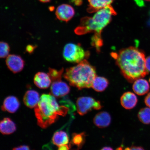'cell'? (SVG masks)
I'll use <instances>...</instances> for the list:
<instances>
[{
    "label": "cell",
    "mask_w": 150,
    "mask_h": 150,
    "mask_svg": "<svg viewBox=\"0 0 150 150\" xmlns=\"http://www.w3.org/2000/svg\"><path fill=\"white\" fill-rule=\"evenodd\" d=\"M112 118L108 112L103 111L98 112L95 116L93 122L96 126L99 128H104L109 126Z\"/></svg>",
    "instance_id": "obj_10"
},
{
    "label": "cell",
    "mask_w": 150,
    "mask_h": 150,
    "mask_svg": "<svg viewBox=\"0 0 150 150\" xmlns=\"http://www.w3.org/2000/svg\"><path fill=\"white\" fill-rule=\"evenodd\" d=\"M134 1H135L137 4L139 5V6H142L143 4H144L143 3H142V1L141 0H134Z\"/></svg>",
    "instance_id": "obj_32"
},
{
    "label": "cell",
    "mask_w": 150,
    "mask_h": 150,
    "mask_svg": "<svg viewBox=\"0 0 150 150\" xmlns=\"http://www.w3.org/2000/svg\"><path fill=\"white\" fill-rule=\"evenodd\" d=\"M12 150H30L29 146L23 145L14 148Z\"/></svg>",
    "instance_id": "obj_26"
},
{
    "label": "cell",
    "mask_w": 150,
    "mask_h": 150,
    "mask_svg": "<svg viewBox=\"0 0 150 150\" xmlns=\"http://www.w3.org/2000/svg\"><path fill=\"white\" fill-rule=\"evenodd\" d=\"M16 129V124L10 118L5 117L1 121L0 131L3 134H12Z\"/></svg>",
    "instance_id": "obj_17"
},
{
    "label": "cell",
    "mask_w": 150,
    "mask_h": 150,
    "mask_svg": "<svg viewBox=\"0 0 150 150\" xmlns=\"http://www.w3.org/2000/svg\"><path fill=\"white\" fill-rule=\"evenodd\" d=\"M91 45L95 47L98 52H100L103 45V40L101 35L94 34L91 39Z\"/></svg>",
    "instance_id": "obj_23"
},
{
    "label": "cell",
    "mask_w": 150,
    "mask_h": 150,
    "mask_svg": "<svg viewBox=\"0 0 150 150\" xmlns=\"http://www.w3.org/2000/svg\"><path fill=\"white\" fill-rule=\"evenodd\" d=\"M117 14L111 5L101 9L97 11L93 18H82L80 25L76 29V33L79 35L91 33L101 35L103 29L111 21L112 16Z\"/></svg>",
    "instance_id": "obj_4"
},
{
    "label": "cell",
    "mask_w": 150,
    "mask_h": 150,
    "mask_svg": "<svg viewBox=\"0 0 150 150\" xmlns=\"http://www.w3.org/2000/svg\"><path fill=\"white\" fill-rule=\"evenodd\" d=\"M76 108L80 115L83 116L93 109L98 110L103 108L101 103L90 97H81L76 101Z\"/></svg>",
    "instance_id": "obj_6"
},
{
    "label": "cell",
    "mask_w": 150,
    "mask_h": 150,
    "mask_svg": "<svg viewBox=\"0 0 150 150\" xmlns=\"http://www.w3.org/2000/svg\"><path fill=\"white\" fill-rule=\"evenodd\" d=\"M0 57L1 58H5L8 55L10 51V47L7 43L1 42L0 44Z\"/></svg>",
    "instance_id": "obj_24"
},
{
    "label": "cell",
    "mask_w": 150,
    "mask_h": 150,
    "mask_svg": "<svg viewBox=\"0 0 150 150\" xmlns=\"http://www.w3.org/2000/svg\"><path fill=\"white\" fill-rule=\"evenodd\" d=\"M35 48V46L31 45H28L26 48V50L28 53L31 54L33 53L34 50Z\"/></svg>",
    "instance_id": "obj_27"
},
{
    "label": "cell",
    "mask_w": 150,
    "mask_h": 150,
    "mask_svg": "<svg viewBox=\"0 0 150 150\" xmlns=\"http://www.w3.org/2000/svg\"><path fill=\"white\" fill-rule=\"evenodd\" d=\"M130 148L131 150H145L143 147L140 146H132Z\"/></svg>",
    "instance_id": "obj_30"
},
{
    "label": "cell",
    "mask_w": 150,
    "mask_h": 150,
    "mask_svg": "<svg viewBox=\"0 0 150 150\" xmlns=\"http://www.w3.org/2000/svg\"><path fill=\"white\" fill-rule=\"evenodd\" d=\"M38 1L43 3H47L49 2L51 0H38Z\"/></svg>",
    "instance_id": "obj_34"
},
{
    "label": "cell",
    "mask_w": 150,
    "mask_h": 150,
    "mask_svg": "<svg viewBox=\"0 0 150 150\" xmlns=\"http://www.w3.org/2000/svg\"><path fill=\"white\" fill-rule=\"evenodd\" d=\"M125 150H131V148L129 147H127L125 148Z\"/></svg>",
    "instance_id": "obj_36"
},
{
    "label": "cell",
    "mask_w": 150,
    "mask_h": 150,
    "mask_svg": "<svg viewBox=\"0 0 150 150\" xmlns=\"http://www.w3.org/2000/svg\"><path fill=\"white\" fill-rule=\"evenodd\" d=\"M144 1H150V0H144Z\"/></svg>",
    "instance_id": "obj_37"
},
{
    "label": "cell",
    "mask_w": 150,
    "mask_h": 150,
    "mask_svg": "<svg viewBox=\"0 0 150 150\" xmlns=\"http://www.w3.org/2000/svg\"><path fill=\"white\" fill-rule=\"evenodd\" d=\"M96 76L95 67L86 59L75 66L67 69L64 75L71 86L79 90L91 87Z\"/></svg>",
    "instance_id": "obj_3"
},
{
    "label": "cell",
    "mask_w": 150,
    "mask_h": 150,
    "mask_svg": "<svg viewBox=\"0 0 150 150\" xmlns=\"http://www.w3.org/2000/svg\"><path fill=\"white\" fill-rule=\"evenodd\" d=\"M69 110L68 107L59 106L53 95L43 94L35 108L37 124L41 128H47L55 122L59 116L66 115Z\"/></svg>",
    "instance_id": "obj_2"
},
{
    "label": "cell",
    "mask_w": 150,
    "mask_h": 150,
    "mask_svg": "<svg viewBox=\"0 0 150 150\" xmlns=\"http://www.w3.org/2000/svg\"><path fill=\"white\" fill-rule=\"evenodd\" d=\"M116 150H123V148L122 147H118L116 149Z\"/></svg>",
    "instance_id": "obj_35"
},
{
    "label": "cell",
    "mask_w": 150,
    "mask_h": 150,
    "mask_svg": "<svg viewBox=\"0 0 150 150\" xmlns=\"http://www.w3.org/2000/svg\"><path fill=\"white\" fill-rule=\"evenodd\" d=\"M52 81L48 74L43 72L37 73L34 78L35 85L41 89L47 88L51 84Z\"/></svg>",
    "instance_id": "obj_14"
},
{
    "label": "cell",
    "mask_w": 150,
    "mask_h": 150,
    "mask_svg": "<svg viewBox=\"0 0 150 150\" xmlns=\"http://www.w3.org/2000/svg\"><path fill=\"white\" fill-rule=\"evenodd\" d=\"M145 103L146 105L150 108V93L146 97L145 99Z\"/></svg>",
    "instance_id": "obj_28"
},
{
    "label": "cell",
    "mask_w": 150,
    "mask_h": 150,
    "mask_svg": "<svg viewBox=\"0 0 150 150\" xmlns=\"http://www.w3.org/2000/svg\"><path fill=\"white\" fill-rule=\"evenodd\" d=\"M86 133L84 132L72 134V139L70 142L69 146L70 148L76 147V149L79 150L83 147L86 141Z\"/></svg>",
    "instance_id": "obj_18"
},
{
    "label": "cell",
    "mask_w": 150,
    "mask_h": 150,
    "mask_svg": "<svg viewBox=\"0 0 150 150\" xmlns=\"http://www.w3.org/2000/svg\"><path fill=\"white\" fill-rule=\"evenodd\" d=\"M64 72V69L59 71L54 69H49L48 74L51 79L52 81L54 82L61 81L62 75Z\"/></svg>",
    "instance_id": "obj_22"
},
{
    "label": "cell",
    "mask_w": 150,
    "mask_h": 150,
    "mask_svg": "<svg viewBox=\"0 0 150 150\" xmlns=\"http://www.w3.org/2000/svg\"><path fill=\"white\" fill-rule=\"evenodd\" d=\"M116 64L122 74L130 83L145 77L148 74L145 66V54L134 47L123 48L118 52H112Z\"/></svg>",
    "instance_id": "obj_1"
},
{
    "label": "cell",
    "mask_w": 150,
    "mask_h": 150,
    "mask_svg": "<svg viewBox=\"0 0 150 150\" xmlns=\"http://www.w3.org/2000/svg\"><path fill=\"white\" fill-rule=\"evenodd\" d=\"M70 91V87L62 81L53 82L50 88L52 95L57 98L65 96L68 94Z\"/></svg>",
    "instance_id": "obj_9"
},
{
    "label": "cell",
    "mask_w": 150,
    "mask_h": 150,
    "mask_svg": "<svg viewBox=\"0 0 150 150\" xmlns=\"http://www.w3.org/2000/svg\"><path fill=\"white\" fill-rule=\"evenodd\" d=\"M70 146L66 144L59 146L58 150H70Z\"/></svg>",
    "instance_id": "obj_29"
},
{
    "label": "cell",
    "mask_w": 150,
    "mask_h": 150,
    "mask_svg": "<svg viewBox=\"0 0 150 150\" xmlns=\"http://www.w3.org/2000/svg\"><path fill=\"white\" fill-rule=\"evenodd\" d=\"M52 142L54 145L58 146L66 145L69 143V137L64 131H58L54 134L52 138Z\"/></svg>",
    "instance_id": "obj_20"
},
{
    "label": "cell",
    "mask_w": 150,
    "mask_h": 150,
    "mask_svg": "<svg viewBox=\"0 0 150 150\" xmlns=\"http://www.w3.org/2000/svg\"><path fill=\"white\" fill-rule=\"evenodd\" d=\"M132 89L137 95L142 96L146 94L149 91L150 86L147 80L140 78L135 81Z\"/></svg>",
    "instance_id": "obj_15"
},
{
    "label": "cell",
    "mask_w": 150,
    "mask_h": 150,
    "mask_svg": "<svg viewBox=\"0 0 150 150\" xmlns=\"http://www.w3.org/2000/svg\"><path fill=\"white\" fill-rule=\"evenodd\" d=\"M40 99L38 92L34 90H29L26 92L24 96L23 102L28 107L32 108L36 106Z\"/></svg>",
    "instance_id": "obj_13"
},
{
    "label": "cell",
    "mask_w": 150,
    "mask_h": 150,
    "mask_svg": "<svg viewBox=\"0 0 150 150\" xmlns=\"http://www.w3.org/2000/svg\"><path fill=\"white\" fill-rule=\"evenodd\" d=\"M86 52L80 45L68 43L64 48L63 55L66 61L71 63H79L87 56Z\"/></svg>",
    "instance_id": "obj_5"
},
{
    "label": "cell",
    "mask_w": 150,
    "mask_h": 150,
    "mask_svg": "<svg viewBox=\"0 0 150 150\" xmlns=\"http://www.w3.org/2000/svg\"><path fill=\"white\" fill-rule=\"evenodd\" d=\"M145 66L148 72H150V56L146 59Z\"/></svg>",
    "instance_id": "obj_25"
},
{
    "label": "cell",
    "mask_w": 150,
    "mask_h": 150,
    "mask_svg": "<svg viewBox=\"0 0 150 150\" xmlns=\"http://www.w3.org/2000/svg\"><path fill=\"white\" fill-rule=\"evenodd\" d=\"M100 150H113L112 148L109 147H105L102 148Z\"/></svg>",
    "instance_id": "obj_33"
},
{
    "label": "cell",
    "mask_w": 150,
    "mask_h": 150,
    "mask_svg": "<svg viewBox=\"0 0 150 150\" xmlns=\"http://www.w3.org/2000/svg\"><path fill=\"white\" fill-rule=\"evenodd\" d=\"M20 106V103L17 98L14 96H9L5 99L1 109L3 111L13 113L18 110Z\"/></svg>",
    "instance_id": "obj_12"
},
{
    "label": "cell",
    "mask_w": 150,
    "mask_h": 150,
    "mask_svg": "<svg viewBox=\"0 0 150 150\" xmlns=\"http://www.w3.org/2000/svg\"><path fill=\"white\" fill-rule=\"evenodd\" d=\"M120 102L123 108L127 110H130L136 106L138 103V99L134 93L127 92L122 96Z\"/></svg>",
    "instance_id": "obj_11"
},
{
    "label": "cell",
    "mask_w": 150,
    "mask_h": 150,
    "mask_svg": "<svg viewBox=\"0 0 150 150\" xmlns=\"http://www.w3.org/2000/svg\"><path fill=\"white\" fill-rule=\"evenodd\" d=\"M109 84L108 80L104 77L96 76L93 80L92 88L95 91L101 92L105 90Z\"/></svg>",
    "instance_id": "obj_19"
},
{
    "label": "cell",
    "mask_w": 150,
    "mask_h": 150,
    "mask_svg": "<svg viewBox=\"0 0 150 150\" xmlns=\"http://www.w3.org/2000/svg\"><path fill=\"white\" fill-rule=\"evenodd\" d=\"M6 62L9 70L14 74L22 71L25 65V62L22 57L14 54H11L7 56Z\"/></svg>",
    "instance_id": "obj_8"
},
{
    "label": "cell",
    "mask_w": 150,
    "mask_h": 150,
    "mask_svg": "<svg viewBox=\"0 0 150 150\" xmlns=\"http://www.w3.org/2000/svg\"><path fill=\"white\" fill-rule=\"evenodd\" d=\"M74 15V9L70 5L62 4L58 6L56 9V18L61 21L68 22L73 18Z\"/></svg>",
    "instance_id": "obj_7"
},
{
    "label": "cell",
    "mask_w": 150,
    "mask_h": 150,
    "mask_svg": "<svg viewBox=\"0 0 150 150\" xmlns=\"http://www.w3.org/2000/svg\"><path fill=\"white\" fill-rule=\"evenodd\" d=\"M89 3L88 12L90 13L97 12L101 9L111 5L114 0H88Z\"/></svg>",
    "instance_id": "obj_16"
},
{
    "label": "cell",
    "mask_w": 150,
    "mask_h": 150,
    "mask_svg": "<svg viewBox=\"0 0 150 150\" xmlns=\"http://www.w3.org/2000/svg\"><path fill=\"white\" fill-rule=\"evenodd\" d=\"M73 2L75 5L77 6L81 5L82 4V0H73Z\"/></svg>",
    "instance_id": "obj_31"
},
{
    "label": "cell",
    "mask_w": 150,
    "mask_h": 150,
    "mask_svg": "<svg viewBox=\"0 0 150 150\" xmlns=\"http://www.w3.org/2000/svg\"><path fill=\"white\" fill-rule=\"evenodd\" d=\"M138 117L140 121L144 124H150V108L148 107L142 108L138 112Z\"/></svg>",
    "instance_id": "obj_21"
}]
</instances>
